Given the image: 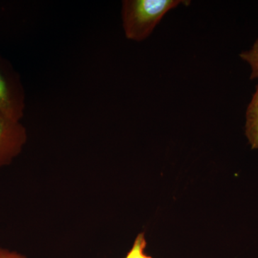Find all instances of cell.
I'll list each match as a JSON object with an SVG mask.
<instances>
[{
  "label": "cell",
  "mask_w": 258,
  "mask_h": 258,
  "mask_svg": "<svg viewBox=\"0 0 258 258\" xmlns=\"http://www.w3.org/2000/svg\"><path fill=\"white\" fill-rule=\"evenodd\" d=\"M183 0H124L122 2L121 17L125 36L132 41L146 40L164 15L181 4Z\"/></svg>",
  "instance_id": "6da1fadb"
},
{
  "label": "cell",
  "mask_w": 258,
  "mask_h": 258,
  "mask_svg": "<svg viewBox=\"0 0 258 258\" xmlns=\"http://www.w3.org/2000/svg\"><path fill=\"white\" fill-rule=\"evenodd\" d=\"M25 93L20 75L0 55V114L21 121L25 114Z\"/></svg>",
  "instance_id": "7a4b0ae2"
},
{
  "label": "cell",
  "mask_w": 258,
  "mask_h": 258,
  "mask_svg": "<svg viewBox=\"0 0 258 258\" xmlns=\"http://www.w3.org/2000/svg\"><path fill=\"white\" fill-rule=\"evenodd\" d=\"M28 132L21 121L0 114V169L9 166L23 152Z\"/></svg>",
  "instance_id": "3957f363"
},
{
  "label": "cell",
  "mask_w": 258,
  "mask_h": 258,
  "mask_svg": "<svg viewBox=\"0 0 258 258\" xmlns=\"http://www.w3.org/2000/svg\"><path fill=\"white\" fill-rule=\"evenodd\" d=\"M245 134L251 148L258 149V86L246 111Z\"/></svg>",
  "instance_id": "277c9868"
},
{
  "label": "cell",
  "mask_w": 258,
  "mask_h": 258,
  "mask_svg": "<svg viewBox=\"0 0 258 258\" xmlns=\"http://www.w3.org/2000/svg\"><path fill=\"white\" fill-rule=\"evenodd\" d=\"M147 246L145 233L141 232L136 237L132 248L128 251L125 258H153L152 256L146 253Z\"/></svg>",
  "instance_id": "5b68a950"
},
{
  "label": "cell",
  "mask_w": 258,
  "mask_h": 258,
  "mask_svg": "<svg viewBox=\"0 0 258 258\" xmlns=\"http://www.w3.org/2000/svg\"><path fill=\"white\" fill-rule=\"evenodd\" d=\"M251 68V79H258V39L250 50L244 51L240 55Z\"/></svg>",
  "instance_id": "8992f818"
},
{
  "label": "cell",
  "mask_w": 258,
  "mask_h": 258,
  "mask_svg": "<svg viewBox=\"0 0 258 258\" xmlns=\"http://www.w3.org/2000/svg\"><path fill=\"white\" fill-rule=\"evenodd\" d=\"M0 258H28L25 254L20 253L18 251L5 248L0 246Z\"/></svg>",
  "instance_id": "52a82bcc"
}]
</instances>
